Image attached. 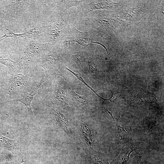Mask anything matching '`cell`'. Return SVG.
Masks as SVG:
<instances>
[{
    "label": "cell",
    "instance_id": "obj_1",
    "mask_svg": "<svg viewBox=\"0 0 164 164\" xmlns=\"http://www.w3.org/2000/svg\"><path fill=\"white\" fill-rule=\"evenodd\" d=\"M52 47V45L50 44L39 43L31 41L27 46L22 58L29 60L42 59L44 56L45 52L50 49Z\"/></svg>",
    "mask_w": 164,
    "mask_h": 164
},
{
    "label": "cell",
    "instance_id": "obj_2",
    "mask_svg": "<svg viewBox=\"0 0 164 164\" xmlns=\"http://www.w3.org/2000/svg\"><path fill=\"white\" fill-rule=\"evenodd\" d=\"M28 82L26 76L19 73L13 74L9 81L7 93L9 95L13 94L26 86Z\"/></svg>",
    "mask_w": 164,
    "mask_h": 164
},
{
    "label": "cell",
    "instance_id": "obj_3",
    "mask_svg": "<svg viewBox=\"0 0 164 164\" xmlns=\"http://www.w3.org/2000/svg\"><path fill=\"white\" fill-rule=\"evenodd\" d=\"M45 81V78L43 76L40 82L37 84L33 89L29 93H24L22 98L16 99L17 101L21 102L23 103L26 107L28 114L30 115H33V112L31 106V102L35 96L38 91L39 87Z\"/></svg>",
    "mask_w": 164,
    "mask_h": 164
},
{
    "label": "cell",
    "instance_id": "obj_4",
    "mask_svg": "<svg viewBox=\"0 0 164 164\" xmlns=\"http://www.w3.org/2000/svg\"><path fill=\"white\" fill-rule=\"evenodd\" d=\"M59 57L56 54H53L43 56L41 59V66L44 69L47 75L53 73L56 75H59V71L55 67L54 65L59 59Z\"/></svg>",
    "mask_w": 164,
    "mask_h": 164
},
{
    "label": "cell",
    "instance_id": "obj_5",
    "mask_svg": "<svg viewBox=\"0 0 164 164\" xmlns=\"http://www.w3.org/2000/svg\"><path fill=\"white\" fill-rule=\"evenodd\" d=\"M0 147L11 152L15 156L20 153L19 145L18 141L6 137L0 133Z\"/></svg>",
    "mask_w": 164,
    "mask_h": 164
},
{
    "label": "cell",
    "instance_id": "obj_6",
    "mask_svg": "<svg viewBox=\"0 0 164 164\" xmlns=\"http://www.w3.org/2000/svg\"><path fill=\"white\" fill-rule=\"evenodd\" d=\"M112 118L116 125L119 140L124 143L129 142L133 139L134 136L131 126L122 127L115 122L114 118Z\"/></svg>",
    "mask_w": 164,
    "mask_h": 164
},
{
    "label": "cell",
    "instance_id": "obj_7",
    "mask_svg": "<svg viewBox=\"0 0 164 164\" xmlns=\"http://www.w3.org/2000/svg\"><path fill=\"white\" fill-rule=\"evenodd\" d=\"M132 144L129 142L126 143L123 146L118 156L113 162V164H124L129 159L132 152L135 150Z\"/></svg>",
    "mask_w": 164,
    "mask_h": 164
},
{
    "label": "cell",
    "instance_id": "obj_8",
    "mask_svg": "<svg viewBox=\"0 0 164 164\" xmlns=\"http://www.w3.org/2000/svg\"><path fill=\"white\" fill-rule=\"evenodd\" d=\"M39 33L37 28H32L25 32L20 34H15L9 30L6 29L4 35L0 37L1 39H5L9 37L20 38L26 37L34 38L37 37Z\"/></svg>",
    "mask_w": 164,
    "mask_h": 164
},
{
    "label": "cell",
    "instance_id": "obj_9",
    "mask_svg": "<svg viewBox=\"0 0 164 164\" xmlns=\"http://www.w3.org/2000/svg\"><path fill=\"white\" fill-rule=\"evenodd\" d=\"M0 63L6 66L13 74L18 73L20 71L18 64L7 56L0 54Z\"/></svg>",
    "mask_w": 164,
    "mask_h": 164
},
{
    "label": "cell",
    "instance_id": "obj_10",
    "mask_svg": "<svg viewBox=\"0 0 164 164\" xmlns=\"http://www.w3.org/2000/svg\"><path fill=\"white\" fill-rule=\"evenodd\" d=\"M63 25V20L46 27V30L53 41H55L58 37Z\"/></svg>",
    "mask_w": 164,
    "mask_h": 164
},
{
    "label": "cell",
    "instance_id": "obj_11",
    "mask_svg": "<svg viewBox=\"0 0 164 164\" xmlns=\"http://www.w3.org/2000/svg\"><path fill=\"white\" fill-rule=\"evenodd\" d=\"M53 114L55 116L56 121L60 126L66 133L69 132L70 125L67 118L56 109L53 110Z\"/></svg>",
    "mask_w": 164,
    "mask_h": 164
},
{
    "label": "cell",
    "instance_id": "obj_12",
    "mask_svg": "<svg viewBox=\"0 0 164 164\" xmlns=\"http://www.w3.org/2000/svg\"><path fill=\"white\" fill-rule=\"evenodd\" d=\"M81 126L82 132L85 140L87 145L91 149H94V143L92 140L91 131L90 128L86 125L81 123Z\"/></svg>",
    "mask_w": 164,
    "mask_h": 164
},
{
    "label": "cell",
    "instance_id": "obj_13",
    "mask_svg": "<svg viewBox=\"0 0 164 164\" xmlns=\"http://www.w3.org/2000/svg\"><path fill=\"white\" fill-rule=\"evenodd\" d=\"M89 164H111L108 158L102 154H96L90 157Z\"/></svg>",
    "mask_w": 164,
    "mask_h": 164
},
{
    "label": "cell",
    "instance_id": "obj_14",
    "mask_svg": "<svg viewBox=\"0 0 164 164\" xmlns=\"http://www.w3.org/2000/svg\"><path fill=\"white\" fill-rule=\"evenodd\" d=\"M15 156L11 152L0 147V164L15 159Z\"/></svg>",
    "mask_w": 164,
    "mask_h": 164
},
{
    "label": "cell",
    "instance_id": "obj_15",
    "mask_svg": "<svg viewBox=\"0 0 164 164\" xmlns=\"http://www.w3.org/2000/svg\"><path fill=\"white\" fill-rule=\"evenodd\" d=\"M70 93L73 99L75 101L82 105L91 102V101L86 97L79 95L76 94L74 91L72 89L70 88Z\"/></svg>",
    "mask_w": 164,
    "mask_h": 164
},
{
    "label": "cell",
    "instance_id": "obj_16",
    "mask_svg": "<svg viewBox=\"0 0 164 164\" xmlns=\"http://www.w3.org/2000/svg\"><path fill=\"white\" fill-rule=\"evenodd\" d=\"M56 94V98L60 103L67 104L66 102V97L65 91L61 87H58Z\"/></svg>",
    "mask_w": 164,
    "mask_h": 164
},
{
    "label": "cell",
    "instance_id": "obj_17",
    "mask_svg": "<svg viewBox=\"0 0 164 164\" xmlns=\"http://www.w3.org/2000/svg\"><path fill=\"white\" fill-rule=\"evenodd\" d=\"M74 41L76 42L80 45L84 46H87L92 42L90 39L87 38L80 39L78 40H74Z\"/></svg>",
    "mask_w": 164,
    "mask_h": 164
},
{
    "label": "cell",
    "instance_id": "obj_18",
    "mask_svg": "<svg viewBox=\"0 0 164 164\" xmlns=\"http://www.w3.org/2000/svg\"><path fill=\"white\" fill-rule=\"evenodd\" d=\"M73 58L74 61L77 63H80L85 60L84 56L81 54H77L73 56Z\"/></svg>",
    "mask_w": 164,
    "mask_h": 164
},
{
    "label": "cell",
    "instance_id": "obj_19",
    "mask_svg": "<svg viewBox=\"0 0 164 164\" xmlns=\"http://www.w3.org/2000/svg\"><path fill=\"white\" fill-rule=\"evenodd\" d=\"M112 93V95L109 100L111 102L114 101L116 99L121 95L120 93L115 91H110Z\"/></svg>",
    "mask_w": 164,
    "mask_h": 164
},
{
    "label": "cell",
    "instance_id": "obj_20",
    "mask_svg": "<svg viewBox=\"0 0 164 164\" xmlns=\"http://www.w3.org/2000/svg\"><path fill=\"white\" fill-rule=\"evenodd\" d=\"M88 65L89 66V69L90 71L94 73H97V71L96 65L94 63L91 62H88Z\"/></svg>",
    "mask_w": 164,
    "mask_h": 164
},
{
    "label": "cell",
    "instance_id": "obj_21",
    "mask_svg": "<svg viewBox=\"0 0 164 164\" xmlns=\"http://www.w3.org/2000/svg\"><path fill=\"white\" fill-rule=\"evenodd\" d=\"M78 1H68L67 2V9L70 8L73 6L76 5L79 3L80 2Z\"/></svg>",
    "mask_w": 164,
    "mask_h": 164
},
{
    "label": "cell",
    "instance_id": "obj_22",
    "mask_svg": "<svg viewBox=\"0 0 164 164\" xmlns=\"http://www.w3.org/2000/svg\"><path fill=\"white\" fill-rule=\"evenodd\" d=\"M2 164H21V162L16 159L12 160L5 162Z\"/></svg>",
    "mask_w": 164,
    "mask_h": 164
},
{
    "label": "cell",
    "instance_id": "obj_23",
    "mask_svg": "<svg viewBox=\"0 0 164 164\" xmlns=\"http://www.w3.org/2000/svg\"><path fill=\"white\" fill-rule=\"evenodd\" d=\"M138 159L139 162L140 164H141V157L139 156L138 157Z\"/></svg>",
    "mask_w": 164,
    "mask_h": 164
}]
</instances>
